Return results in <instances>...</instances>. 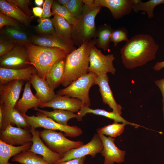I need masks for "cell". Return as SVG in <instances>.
I'll return each instance as SVG.
<instances>
[{
    "label": "cell",
    "mask_w": 164,
    "mask_h": 164,
    "mask_svg": "<svg viewBox=\"0 0 164 164\" xmlns=\"http://www.w3.org/2000/svg\"><path fill=\"white\" fill-rule=\"evenodd\" d=\"M159 48L150 35H136L128 39L121 49L122 63L129 69L143 66L156 58Z\"/></svg>",
    "instance_id": "obj_1"
},
{
    "label": "cell",
    "mask_w": 164,
    "mask_h": 164,
    "mask_svg": "<svg viewBox=\"0 0 164 164\" xmlns=\"http://www.w3.org/2000/svg\"><path fill=\"white\" fill-rule=\"evenodd\" d=\"M95 45V39L85 42L66 57L64 75L61 84L66 87L88 72L91 48Z\"/></svg>",
    "instance_id": "obj_2"
},
{
    "label": "cell",
    "mask_w": 164,
    "mask_h": 164,
    "mask_svg": "<svg viewBox=\"0 0 164 164\" xmlns=\"http://www.w3.org/2000/svg\"><path fill=\"white\" fill-rule=\"evenodd\" d=\"M25 46L30 64L35 68L38 75L44 79L54 64L69 53L58 48L41 46L31 43Z\"/></svg>",
    "instance_id": "obj_3"
},
{
    "label": "cell",
    "mask_w": 164,
    "mask_h": 164,
    "mask_svg": "<svg viewBox=\"0 0 164 164\" xmlns=\"http://www.w3.org/2000/svg\"><path fill=\"white\" fill-rule=\"evenodd\" d=\"M101 9V7L95 4L84 5L83 12L76 24L72 26L71 39L75 46L79 47L95 38L97 31L95 18Z\"/></svg>",
    "instance_id": "obj_4"
},
{
    "label": "cell",
    "mask_w": 164,
    "mask_h": 164,
    "mask_svg": "<svg viewBox=\"0 0 164 164\" xmlns=\"http://www.w3.org/2000/svg\"><path fill=\"white\" fill-rule=\"evenodd\" d=\"M97 76L94 73L89 72L67 87L57 91V94L78 98L90 107L89 91L91 87L94 85V82Z\"/></svg>",
    "instance_id": "obj_5"
},
{
    "label": "cell",
    "mask_w": 164,
    "mask_h": 164,
    "mask_svg": "<svg viewBox=\"0 0 164 164\" xmlns=\"http://www.w3.org/2000/svg\"><path fill=\"white\" fill-rule=\"evenodd\" d=\"M39 133L41 139L48 148L62 155L84 145L82 141H74L67 139L61 132L45 129L39 131Z\"/></svg>",
    "instance_id": "obj_6"
},
{
    "label": "cell",
    "mask_w": 164,
    "mask_h": 164,
    "mask_svg": "<svg viewBox=\"0 0 164 164\" xmlns=\"http://www.w3.org/2000/svg\"><path fill=\"white\" fill-rule=\"evenodd\" d=\"M22 115L31 127L35 129L42 128L47 130H58L63 132L65 136L71 137L78 136L83 133L82 129L77 126L61 125L42 113L36 116Z\"/></svg>",
    "instance_id": "obj_7"
},
{
    "label": "cell",
    "mask_w": 164,
    "mask_h": 164,
    "mask_svg": "<svg viewBox=\"0 0 164 164\" xmlns=\"http://www.w3.org/2000/svg\"><path fill=\"white\" fill-rule=\"evenodd\" d=\"M115 59L113 54L104 55L94 45L90 52L88 72L94 73L97 76L103 75L108 73L114 75L116 70L113 62Z\"/></svg>",
    "instance_id": "obj_8"
},
{
    "label": "cell",
    "mask_w": 164,
    "mask_h": 164,
    "mask_svg": "<svg viewBox=\"0 0 164 164\" xmlns=\"http://www.w3.org/2000/svg\"><path fill=\"white\" fill-rule=\"evenodd\" d=\"M30 62L26 49L15 46L10 52L0 56V67L9 69H21L28 67Z\"/></svg>",
    "instance_id": "obj_9"
},
{
    "label": "cell",
    "mask_w": 164,
    "mask_h": 164,
    "mask_svg": "<svg viewBox=\"0 0 164 164\" xmlns=\"http://www.w3.org/2000/svg\"><path fill=\"white\" fill-rule=\"evenodd\" d=\"M32 136L29 129L8 125L0 130V140L13 146L25 145L32 142Z\"/></svg>",
    "instance_id": "obj_10"
},
{
    "label": "cell",
    "mask_w": 164,
    "mask_h": 164,
    "mask_svg": "<svg viewBox=\"0 0 164 164\" xmlns=\"http://www.w3.org/2000/svg\"><path fill=\"white\" fill-rule=\"evenodd\" d=\"M32 44L41 46L58 48L69 53L76 49L71 39L57 34H43L35 36L32 38Z\"/></svg>",
    "instance_id": "obj_11"
},
{
    "label": "cell",
    "mask_w": 164,
    "mask_h": 164,
    "mask_svg": "<svg viewBox=\"0 0 164 164\" xmlns=\"http://www.w3.org/2000/svg\"><path fill=\"white\" fill-rule=\"evenodd\" d=\"M103 149L102 143L98 134L95 133L87 143L72 149L63 155L59 163L87 155H90L92 158H94L97 154L101 152Z\"/></svg>",
    "instance_id": "obj_12"
},
{
    "label": "cell",
    "mask_w": 164,
    "mask_h": 164,
    "mask_svg": "<svg viewBox=\"0 0 164 164\" xmlns=\"http://www.w3.org/2000/svg\"><path fill=\"white\" fill-rule=\"evenodd\" d=\"M24 83V80H14L0 84V104L5 108H15Z\"/></svg>",
    "instance_id": "obj_13"
},
{
    "label": "cell",
    "mask_w": 164,
    "mask_h": 164,
    "mask_svg": "<svg viewBox=\"0 0 164 164\" xmlns=\"http://www.w3.org/2000/svg\"><path fill=\"white\" fill-rule=\"evenodd\" d=\"M29 130L32 136V144L29 150L41 155L50 164L59 163L63 155L53 151L45 145L40 137L39 131L32 128Z\"/></svg>",
    "instance_id": "obj_14"
},
{
    "label": "cell",
    "mask_w": 164,
    "mask_h": 164,
    "mask_svg": "<svg viewBox=\"0 0 164 164\" xmlns=\"http://www.w3.org/2000/svg\"><path fill=\"white\" fill-rule=\"evenodd\" d=\"M102 141L103 149L101 153L104 158V164L121 163L124 161L125 152L119 149L114 143L115 138L98 134Z\"/></svg>",
    "instance_id": "obj_15"
},
{
    "label": "cell",
    "mask_w": 164,
    "mask_h": 164,
    "mask_svg": "<svg viewBox=\"0 0 164 164\" xmlns=\"http://www.w3.org/2000/svg\"><path fill=\"white\" fill-rule=\"evenodd\" d=\"M94 4L108 8L114 18L118 19L131 12L134 0H94Z\"/></svg>",
    "instance_id": "obj_16"
},
{
    "label": "cell",
    "mask_w": 164,
    "mask_h": 164,
    "mask_svg": "<svg viewBox=\"0 0 164 164\" xmlns=\"http://www.w3.org/2000/svg\"><path fill=\"white\" fill-rule=\"evenodd\" d=\"M109 77L107 74L97 76L94 80V84L99 86L103 102L108 104L112 109L113 111L121 115L122 107L114 99L109 84Z\"/></svg>",
    "instance_id": "obj_17"
},
{
    "label": "cell",
    "mask_w": 164,
    "mask_h": 164,
    "mask_svg": "<svg viewBox=\"0 0 164 164\" xmlns=\"http://www.w3.org/2000/svg\"><path fill=\"white\" fill-rule=\"evenodd\" d=\"M84 104L77 98L57 94L50 101L45 103H42L40 107H50L54 109H61L77 113Z\"/></svg>",
    "instance_id": "obj_18"
},
{
    "label": "cell",
    "mask_w": 164,
    "mask_h": 164,
    "mask_svg": "<svg viewBox=\"0 0 164 164\" xmlns=\"http://www.w3.org/2000/svg\"><path fill=\"white\" fill-rule=\"evenodd\" d=\"M34 73H37V72L32 66L16 69L0 67V84H5L14 80L29 81Z\"/></svg>",
    "instance_id": "obj_19"
},
{
    "label": "cell",
    "mask_w": 164,
    "mask_h": 164,
    "mask_svg": "<svg viewBox=\"0 0 164 164\" xmlns=\"http://www.w3.org/2000/svg\"><path fill=\"white\" fill-rule=\"evenodd\" d=\"M29 81L36 91L35 96L42 103H48L56 96L57 94L50 88L46 80L39 77L37 73H33Z\"/></svg>",
    "instance_id": "obj_20"
},
{
    "label": "cell",
    "mask_w": 164,
    "mask_h": 164,
    "mask_svg": "<svg viewBox=\"0 0 164 164\" xmlns=\"http://www.w3.org/2000/svg\"><path fill=\"white\" fill-rule=\"evenodd\" d=\"M31 84L27 81L25 84L22 96L18 100L15 108L22 114H26L28 110L31 108H35L40 107L42 103L32 93L31 89Z\"/></svg>",
    "instance_id": "obj_21"
},
{
    "label": "cell",
    "mask_w": 164,
    "mask_h": 164,
    "mask_svg": "<svg viewBox=\"0 0 164 164\" xmlns=\"http://www.w3.org/2000/svg\"><path fill=\"white\" fill-rule=\"evenodd\" d=\"M87 113H92L105 117L109 119H112L115 122H121L126 125H129L133 126L142 127V126L134 123L129 122L122 118L121 115L117 112L112 111L109 112L103 109H91L84 104L81 108L80 111L77 114V119L78 121L82 120V118Z\"/></svg>",
    "instance_id": "obj_22"
},
{
    "label": "cell",
    "mask_w": 164,
    "mask_h": 164,
    "mask_svg": "<svg viewBox=\"0 0 164 164\" xmlns=\"http://www.w3.org/2000/svg\"><path fill=\"white\" fill-rule=\"evenodd\" d=\"M3 117V121L2 130L8 124L16 125L17 127L30 129L31 127L27 122L25 117L15 108H7L1 104Z\"/></svg>",
    "instance_id": "obj_23"
},
{
    "label": "cell",
    "mask_w": 164,
    "mask_h": 164,
    "mask_svg": "<svg viewBox=\"0 0 164 164\" xmlns=\"http://www.w3.org/2000/svg\"><path fill=\"white\" fill-rule=\"evenodd\" d=\"M0 12L5 15L28 26L33 18L25 13L16 5L5 0H0Z\"/></svg>",
    "instance_id": "obj_24"
},
{
    "label": "cell",
    "mask_w": 164,
    "mask_h": 164,
    "mask_svg": "<svg viewBox=\"0 0 164 164\" xmlns=\"http://www.w3.org/2000/svg\"><path fill=\"white\" fill-rule=\"evenodd\" d=\"M66 57L58 60L46 77V81L50 88L53 91L61 84L64 74Z\"/></svg>",
    "instance_id": "obj_25"
},
{
    "label": "cell",
    "mask_w": 164,
    "mask_h": 164,
    "mask_svg": "<svg viewBox=\"0 0 164 164\" xmlns=\"http://www.w3.org/2000/svg\"><path fill=\"white\" fill-rule=\"evenodd\" d=\"M32 144V142L23 145L15 146L7 144L0 140V164H8L11 157L29 150Z\"/></svg>",
    "instance_id": "obj_26"
},
{
    "label": "cell",
    "mask_w": 164,
    "mask_h": 164,
    "mask_svg": "<svg viewBox=\"0 0 164 164\" xmlns=\"http://www.w3.org/2000/svg\"><path fill=\"white\" fill-rule=\"evenodd\" d=\"M33 109L52 119L57 123L64 125H68L67 122L70 119L77 117V114L67 110L54 109L53 111H48L38 108Z\"/></svg>",
    "instance_id": "obj_27"
},
{
    "label": "cell",
    "mask_w": 164,
    "mask_h": 164,
    "mask_svg": "<svg viewBox=\"0 0 164 164\" xmlns=\"http://www.w3.org/2000/svg\"><path fill=\"white\" fill-rule=\"evenodd\" d=\"M12 161L21 164H50L41 155L29 150L23 151L13 156Z\"/></svg>",
    "instance_id": "obj_28"
},
{
    "label": "cell",
    "mask_w": 164,
    "mask_h": 164,
    "mask_svg": "<svg viewBox=\"0 0 164 164\" xmlns=\"http://www.w3.org/2000/svg\"><path fill=\"white\" fill-rule=\"evenodd\" d=\"M53 17L51 19L56 33L59 35L71 39L72 25L57 14H53Z\"/></svg>",
    "instance_id": "obj_29"
},
{
    "label": "cell",
    "mask_w": 164,
    "mask_h": 164,
    "mask_svg": "<svg viewBox=\"0 0 164 164\" xmlns=\"http://www.w3.org/2000/svg\"><path fill=\"white\" fill-rule=\"evenodd\" d=\"M113 30L110 26L104 24L97 32L95 39V45L104 51L110 47L111 36Z\"/></svg>",
    "instance_id": "obj_30"
},
{
    "label": "cell",
    "mask_w": 164,
    "mask_h": 164,
    "mask_svg": "<svg viewBox=\"0 0 164 164\" xmlns=\"http://www.w3.org/2000/svg\"><path fill=\"white\" fill-rule=\"evenodd\" d=\"M164 4V0H150L144 2L141 0H134V5L133 11L135 12L140 11L145 12L149 18H152L154 16V10L158 5Z\"/></svg>",
    "instance_id": "obj_31"
},
{
    "label": "cell",
    "mask_w": 164,
    "mask_h": 164,
    "mask_svg": "<svg viewBox=\"0 0 164 164\" xmlns=\"http://www.w3.org/2000/svg\"><path fill=\"white\" fill-rule=\"evenodd\" d=\"M5 32L12 41L16 43L25 45L30 43L31 41L27 35L18 28L7 27L5 29Z\"/></svg>",
    "instance_id": "obj_32"
},
{
    "label": "cell",
    "mask_w": 164,
    "mask_h": 164,
    "mask_svg": "<svg viewBox=\"0 0 164 164\" xmlns=\"http://www.w3.org/2000/svg\"><path fill=\"white\" fill-rule=\"evenodd\" d=\"M125 125L124 123L120 124L114 122L112 124L98 128L97 133L114 138L120 136L123 132Z\"/></svg>",
    "instance_id": "obj_33"
},
{
    "label": "cell",
    "mask_w": 164,
    "mask_h": 164,
    "mask_svg": "<svg viewBox=\"0 0 164 164\" xmlns=\"http://www.w3.org/2000/svg\"><path fill=\"white\" fill-rule=\"evenodd\" d=\"M51 9L53 14H56L62 17L72 26L76 24L77 19L72 14L66 7L60 5L56 1H54Z\"/></svg>",
    "instance_id": "obj_34"
},
{
    "label": "cell",
    "mask_w": 164,
    "mask_h": 164,
    "mask_svg": "<svg viewBox=\"0 0 164 164\" xmlns=\"http://www.w3.org/2000/svg\"><path fill=\"white\" fill-rule=\"evenodd\" d=\"M38 21L39 24L36 28L38 32L43 34H56L51 19L42 18L39 19Z\"/></svg>",
    "instance_id": "obj_35"
},
{
    "label": "cell",
    "mask_w": 164,
    "mask_h": 164,
    "mask_svg": "<svg viewBox=\"0 0 164 164\" xmlns=\"http://www.w3.org/2000/svg\"><path fill=\"white\" fill-rule=\"evenodd\" d=\"M84 6L82 0H70L66 7L75 18L78 19L83 12Z\"/></svg>",
    "instance_id": "obj_36"
},
{
    "label": "cell",
    "mask_w": 164,
    "mask_h": 164,
    "mask_svg": "<svg viewBox=\"0 0 164 164\" xmlns=\"http://www.w3.org/2000/svg\"><path fill=\"white\" fill-rule=\"evenodd\" d=\"M128 40L127 32L123 29L113 30L111 36V42L116 47L118 44L122 41H127Z\"/></svg>",
    "instance_id": "obj_37"
},
{
    "label": "cell",
    "mask_w": 164,
    "mask_h": 164,
    "mask_svg": "<svg viewBox=\"0 0 164 164\" xmlns=\"http://www.w3.org/2000/svg\"><path fill=\"white\" fill-rule=\"evenodd\" d=\"M9 2L13 4L20 8L25 13L31 16L32 12L29 8L30 1L29 0H7Z\"/></svg>",
    "instance_id": "obj_38"
},
{
    "label": "cell",
    "mask_w": 164,
    "mask_h": 164,
    "mask_svg": "<svg viewBox=\"0 0 164 164\" xmlns=\"http://www.w3.org/2000/svg\"><path fill=\"white\" fill-rule=\"evenodd\" d=\"M19 23L14 19L7 16L0 12V28L5 26H11L19 28L20 27Z\"/></svg>",
    "instance_id": "obj_39"
},
{
    "label": "cell",
    "mask_w": 164,
    "mask_h": 164,
    "mask_svg": "<svg viewBox=\"0 0 164 164\" xmlns=\"http://www.w3.org/2000/svg\"><path fill=\"white\" fill-rule=\"evenodd\" d=\"M15 46L13 43L1 39L0 41V56L12 50Z\"/></svg>",
    "instance_id": "obj_40"
},
{
    "label": "cell",
    "mask_w": 164,
    "mask_h": 164,
    "mask_svg": "<svg viewBox=\"0 0 164 164\" xmlns=\"http://www.w3.org/2000/svg\"><path fill=\"white\" fill-rule=\"evenodd\" d=\"M54 1L53 0H45L43 5V14L42 18H49L53 14L51 12V9Z\"/></svg>",
    "instance_id": "obj_41"
},
{
    "label": "cell",
    "mask_w": 164,
    "mask_h": 164,
    "mask_svg": "<svg viewBox=\"0 0 164 164\" xmlns=\"http://www.w3.org/2000/svg\"><path fill=\"white\" fill-rule=\"evenodd\" d=\"M155 84L159 88L162 96V110L164 118V78L154 81Z\"/></svg>",
    "instance_id": "obj_42"
},
{
    "label": "cell",
    "mask_w": 164,
    "mask_h": 164,
    "mask_svg": "<svg viewBox=\"0 0 164 164\" xmlns=\"http://www.w3.org/2000/svg\"><path fill=\"white\" fill-rule=\"evenodd\" d=\"M86 156L76 158L69 161L60 162L58 164H84Z\"/></svg>",
    "instance_id": "obj_43"
},
{
    "label": "cell",
    "mask_w": 164,
    "mask_h": 164,
    "mask_svg": "<svg viewBox=\"0 0 164 164\" xmlns=\"http://www.w3.org/2000/svg\"><path fill=\"white\" fill-rule=\"evenodd\" d=\"M32 13L34 15L40 18H42L43 14V9L40 7H35L32 8Z\"/></svg>",
    "instance_id": "obj_44"
},
{
    "label": "cell",
    "mask_w": 164,
    "mask_h": 164,
    "mask_svg": "<svg viewBox=\"0 0 164 164\" xmlns=\"http://www.w3.org/2000/svg\"><path fill=\"white\" fill-rule=\"evenodd\" d=\"M164 68V61L158 62L153 67V70L156 71H159Z\"/></svg>",
    "instance_id": "obj_45"
},
{
    "label": "cell",
    "mask_w": 164,
    "mask_h": 164,
    "mask_svg": "<svg viewBox=\"0 0 164 164\" xmlns=\"http://www.w3.org/2000/svg\"><path fill=\"white\" fill-rule=\"evenodd\" d=\"M3 117L2 108L0 106V129H1L3 126Z\"/></svg>",
    "instance_id": "obj_46"
},
{
    "label": "cell",
    "mask_w": 164,
    "mask_h": 164,
    "mask_svg": "<svg viewBox=\"0 0 164 164\" xmlns=\"http://www.w3.org/2000/svg\"><path fill=\"white\" fill-rule=\"evenodd\" d=\"M82 1L85 5L90 6L94 4V0H82Z\"/></svg>",
    "instance_id": "obj_47"
},
{
    "label": "cell",
    "mask_w": 164,
    "mask_h": 164,
    "mask_svg": "<svg viewBox=\"0 0 164 164\" xmlns=\"http://www.w3.org/2000/svg\"><path fill=\"white\" fill-rule=\"evenodd\" d=\"M69 1L70 0H57L56 1L61 5L66 7Z\"/></svg>",
    "instance_id": "obj_48"
},
{
    "label": "cell",
    "mask_w": 164,
    "mask_h": 164,
    "mask_svg": "<svg viewBox=\"0 0 164 164\" xmlns=\"http://www.w3.org/2000/svg\"><path fill=\"white\" fill-rule=\"evenodd\" d=\"M34 2L37 6L40 7L43 5L44 2L43 0H35Z\"/></svg>",
    "instance_id": "obj_49"
},
{
    "label": "cell",
    "mask_w": 164,
    "mask_h": 164,
    "mask_svg": "<svg viewBox=\"0 0 164 164\" xmlns=\"http://www.w3.org/2000/svg\"><path fill=\"white\" fill-rule=\"evenodd\" d=\"M8 164H12V163H9H9H8Z\"/></svg>",
    "instance_id": "obj_50"
}]
</instances>
